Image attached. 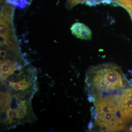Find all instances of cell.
<instances>
[{"label": "cell", "instance_id": "6da1fadb", "mask_svg": "<svg viewBox=\"0 0 132 132\" xmlns=\"http://www.w3.org/2000/svg\"><path fill=\"white\" fill-rule=\"evenodd\" d=\"M127 81L121 68L116 64L105 63L92 67L87 71L85 80L90 94L88 100L94 102L105 94L123 90Z\"/></svg>", "mask_w": 132, "mask_h": 132}, {"label": "cell", "instance_id": "7a4b0ae2", "mask_svg": "<svg viewBox=\"0 0 132 132\" xmlns=\"http://www.w3.org/2000/svg\"><path fill=\"white\" fill-rule=\"evenodd\" d=\"M120 94H109L98 97L94 103L95 124L101 131H123L126 124L119 115L118 102Z\"/></svg>", "mask_w": 132, "mask_h": 132}, {"label": "cell", "instance_id": "3957f363", "mask_svg": "<svg viewBox=\"0 0 132 132\" xmlns=\"http://www.w3.org/2000/svg\"><path fill=\"white\" fill-rule=\"evenodd\" d=\"M118 109L120 116L125 124L132 121V88L122 90L118 101Z\"/></svg>", "mask_w": 132, "mask_h": 132}, {"label": "cell", "instance_id": "277c9868", "mask_svg": "<svg viewBox=\"0 0 132 132\" xmlns=\"http://www.w3.org/2000/svg\"><path fill=\"white\" fill-rule=\"evenodd\" d=\"M72 34L79 39L86 40L92 39V32L90 28L83 23L76 22L71 28Z\"/></svg>", "mask_w": 132, "mask_h": 132}, {"label": "cell", "instance_id": "5b68a950", "mask_svg": "<svg viewBox=\"0 0 132 132\" xmlns=\"http://www.w3.org/2000/svg\"><path fill=\"white\" fill-rule=\"evenodd\" d=\"M8 117L9 118V121L10 123L13 121V120L16 118H18V113L17 111L15 109L9 108L6 110Z\"/></svg>", "mask_w": 132, "mask_h": 132}, {"label": "cell", "instance_id": "8992f818", "mask_svg": "<svg viewBox=\"0 0 132 132\" xmlns=\"http://www.w3.org/2000/svg\"><path fill=\"white\" fill-rule=\"evenodd\" d=\"M117 2L128 11L132 7V0H117Z\"/></svg>", "mask_w": 132, "mask_h": 132}, {"label": "cell", "instance_id": "52a82bcc", "mask_svg": "<svg viewBox=\"0 0 132 132\" xmlns=\"http://www.w3.org/2000/svg\"><path fill=\"white\" fill-rule=\"evenodd\" d=\"M14 69H11L4 62L1 63V73H2L8 74L9 75H10L13 73Z\"/></svg>", "mask_w": 132, "mask_h": 132}, {"label": "cell", "instance_id": "ba28073f", "mask_svg": "<svg viewBox=\"0 0 132 132\" xmlns=\"http://www.w3.org/2000/svg\"><path fill=\"white\" fill-rule=\"evenodd\" d=\"M86 1L87 0H68L67 5L69 9H71L77 4L82 3Z\"/></svg>", "mask_w": 132, "mask_h": 132}, {"label": "cell", "instance_id": "9c48e42d", "mask_svg": "<svg viewBox=\"0 0 132 132\" xmlns=\"http://www.w3.org/2000/svg\"><path fill=\"white\" fill-rule=\"evenodd\" d=\"M10 106V108L12 109H15V110L17 109V110L19 108V104L18 103V100H17V98L16 96L15 95H14L12 97Z\"/></svg>", "mask_w": 132, "mask_h": 132}, {"label": "cell", "instance_id": "30bf717a", "mask_svg": "<svg viewBox=\"0 0 132 132\" xmlns=\"http://www.w3.org/2000/svg\"><path fill=\"white\" fill-rule=\"evenodd\" d=\"M1 122L5 123L9 120L7 113L5 111V108H2L1 109Z\"/></svg>", "mask_w": 132, "mask_h": 132}, {"label": "cell", "instance_id": "8fae6325", "mask_svg": "<svg viewBox=\"0 0 132 132\" xmlns=\"http://www.w3.org/2000/svg\"><path fill=\"white\" fill-rule=\"evenodd\" d=\"M20 85L21 87V90H24L29 87V82L28 81H26V79L22 80L18 82Z\"/></svg>", "mask_w": 132, "mask_h": 132}, {"label": "cell", "instance_id": "7c38bea8", "mask_svg": "<svg viewBox=\"0 0 132 132\" xmlns=\"http://www.w3.org/2000/svg\"><path fill=\"white\" fill-rule=\"evenodd\" d=\"M3 62L6 64L11 69H15L14 68V65L15 62H14L11 60L8 59L6 60L5 61Z\"/></svg>", "mask_w": 132, "mask_h": 132}, {"label": "cell", "instance_id": "4fadbf2b", "mask_svg": "<svg viewBox=\"0 0 132 132\" xmlns=\"http://www.w3.org/2000/svg\"><path fill=\"white\" fill-rule=\"evenodd\" d=\"M13 88L15 90H21V87L19 82H12V86Z\"/></svg>", "mask_w": 132, "mask_h": 132}, {"label": "cell", "instance_id": "5bb4252c", "mask_svg": "<svg viewBox=\"0 0 132 132\" xmlns=\"http://www.w3.org/2000/svg\"><path fill=\"white\" fill-rule=\"evenodd\" d=\"M22 73L20 68L16 69H15L13 71V73L15 75H20Z\"/></svg>", "mask_w": 132, "mask_h": 132}, {"label": "cell", "instance_id": "9a60e30c", "mask_svg": "<svg viewBox=\"0 0 132 132\" xmlns=\"http://www.w3.org/2000/svg\"><path fill=\"white\" fill-rule=\"evenodd\" d=\"M6 55V53L5 51L3 50H1V57H4L5 58Z\"/></svg>", "mask_w": 132, "mask_h": 132}, {"label": "cell", "instance_id": "2e32d148", "mask_svg": "<svg viewBox=\"0 0 132 132\" xmlns=\"http://www.w3.org/2000/svg\"><path fill=\"white\" fill-rule=\"evenodd\" d=\"M12 82L11 81H10L9 80H7L5 81V84L7 86H12Z\"/></svg>", "mask_w": 132, "mask_h": 132}, {"label": "cell", "instance_id": "e0dca14e", "mask_svg": "<svg viewBox=\"0 0 132 132\" xmlns=\"http://www.w3.org/2000/svg\"><path fill=\"white\" fill-rule=\"evenodd\" d=\"M129 12L132 20V7L129 10Z\"/></svg>", "mask_w": 132, "mask_h": 132}, {"label": "cell", "instance_id": "ac0fdd59", "mask_svg": "<svg viewBox=\"0 0 132 132\" xmlns=\"http://www.w3.org/2000/svg\"><path fill=\"white\" fill-rule=\"evenodd\" d=\"M129 131L132 132V125L131 126V127L130 128H129Z\"/></svg>", "mask_w": 132, "mask_h": 132}]
</instances>
